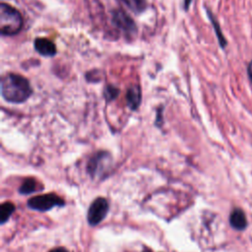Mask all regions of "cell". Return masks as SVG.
I'll return each instance as SVG.
<instances>
[{"label":"cell","instance_id":"obj_1","mask_svg":"<svg viewBox=\"0 0 252 252\" xmlns=\"http://www.w3.org/2000/svg\"><path fill=\"white\" fill-rule=\"evenodd\" d=\"M32 90L30 82L25 77L8 73L1 79V95L11 103H22L32 94Z\"/></svg>","mask_w":252,"mask_h":252},{"label":"cell","instance_id":"obj_2","mask_svg":"<svg viewBox=\"0 0 252 252\" xmlns=\"http://www.w3.org/2000/svg\"><path fill=\"white\" fill-rule=\"evenodd\" d=\"M21 13L7 3L0 4V32L2 35H15L23 28Z\"/></svg>","mask_w":252,"mask_h":252},{"label":"cell","instance_id":"obj_3","mask_svg":"<svg viewBox=\"0 0 252 252\" xmlns=\"http://www.w3.org/2000/svg\"><path fill=\"white\" fill-rule=\"evenodd\" d=\"M63 205L64 201L58 195L53 193L35 196L28 201L29 208L39 212H45L52 209L53 207H61Z\"/></svg>","mask_w":252,"mask_h":252},{"label":"cell","instance_id":"obj_4","mask_svg":"<svg viewBox=\"0 0 252 252\" xmlns=\"http://www.w3.org/2000/svg\"><path fill=\"white\" fill-rule=\"evenodd\" d=\"M109 206L106 199L99 197L96 198L89 208L88 221L92 225L98 224L106 216Z\"/></svg>","mask_w":252,"mask_h":252},{"label":"cell","instance_id":"obj_5","mask_svg":"<svg viewBox=\"0 0 252 252\" xmlns=\"http://www.w3.org/2000/svg\"><path fill=\"white\" fill-rule=\"evenodd\" d=\"M112 23L126 35L133 36L137 32L136 24L132 18L122 10H114L112 12Z\"/></svg>","mask_w":252,"mask_h":252},{"label":"cell","instance_id":"obj_6","mask_svg":"<svg viewBox=\"0 0 252 252\" xmlns=\"http://www.w3.org/2000/svg\"><path fill=\"white\" fill-rule=\"evenodd\" d=\"M110 164V156L106 152L96 153L88 163V170L93 176L101 175Z\"/></svg>","mask_w":252,"mask_h":252},{"label":"cell","instance_id":"obj_7","mask_svg":"<svg viewBox=\"0 0 252 252\" xmlns=\"http://www.w3.org/2000/svg\"><path fill=\"white\" fill-rule=\"evenodd\" d=\"M34 49L37 53L45 57H52L56 54L55 44L44 37H38L34 40Z\"/></svg>","mask_w":252,"mask_h":252},{"label":"cell","instance_id":"obj_8","mask_svg":"<svg viewBox=\"0 0 252 252\" xmlns=\"http://www.w3.org/2000/svg\"><path fill=\"white\" fill-rule=\"evenodd\" d=\"M142 100V91L139 85H132L128 88L126 93V103L130 109L136 110Z\"/></svg>","mask_w":252,"mask_h":252},{"label":"cell","instance_id":"obj_9","mask_svg":"<svg viewBox=\"0 0 252 252\" xmlns=\"http://www.w3.org/2000/svg\"><path fill=\"white\" fill-rule=\"evenodd\" d=\"M230 225L237 230H242L247 226V220L245 214L240 209H234L229 216Z\"/></svg>","mask_w":252,"mask_h":252},{"label":"cell","instance_id":"obj_10","mask_svg":"<svg viewBox=\"0 0 252 252\" xmlns=\"http://www.w3.org/2000/svg\"><path fill=\"white\" fill-rule=\"evenodd\" d=\"M132 12L140 14L148 7L147 0H121Z\"/></svg>","mask_w":252,"mask_h":252},{"label":"cell","instance_id":"obj_11","mask_svg":"<svg viewBox=\"0 0 252 252\" xmlns=\"http://www.w3.org/2000/svg\"><path fill=\"white\" fill-rule=\"evenodd\" d=\"M207 13H208L209 19H210V21H211V23H212V25H213V27H214V30H215V32H216V34H217V37H218L219 43H220V47L224 48V47L226 46V39H225V37L223 36V34H222L221 31H220V28L219 22L217 21V19L215 18V16L212 14V12H211L210 10H208V11H207Z\"/></svg>","mask_w":252,"mask_h":252},{"label":"cell","instance_id":"obj_12","mask_svg":"<svg viewBox=\"0 0 252 252\" xmlns=\"http://www.w3.org/2000/svg\"><path fill=\"white\" fill-rule=\"evenodd\" d=\"M36 185H37V183H36L35 179H33V178H27L22 183L19 191H20L21 194H31V193L35 191Z\"/></svg>","mask_w":252,"mask_h":252},{"label":"cell","instance_id":"obj_13","mask_svg":"<svg viewBox=\"0 0 252 252\" xmlns=\"http://www.w3.org/2000/svg\"><path fill=\"white\" fill-rule=\"evenodd\" d=\"M15 210V206L13 205V203L11 202H6V203H3L1 205V208H0V220H1V222H5L12 215V213L14 212Z\"/></svg>","mask_w":252,"mask_h":252},{"label":"cell","instance_id":"obj_14","mask_svg":"<svg viewBox=\"0 0 252 252\" xmlns=\"http://www.w3.org/2000/svg\"><path fill=\"white\" fill-rule=\"evenodd\" d=\"M118 94H119V89H117L116 87H114L112 85H108L104 89V97L107 101L115 99Z\"/></svg>","mask_w":252,"mask_h":252},{"label":"cell","instance_id":"obj_15","mask_svg":"<svg viewBox=\"0 0 252 252\" xmlns=\"http://www.w3.org/2000/svg\"><path fill=\"white\" fill-rule=\"evenodd\" d=\"M247 74H248L250 82L252 83V61H250L248 66H247Z\"/></svg>","mask_w":252,"mask_h":252},{"label":"cell","instance_id":"obj_16","mask_svg":"<svg viewBox=\"0 0 252 252\" xmlns=\"http://www.w3.org/2000/svg\"><path fill=\"white\" fill-rule=\"evenodd\" d=\"M49 252H70V251L67 250V249L64 248V247H57V248H54V249L50 250Z\"/></svg>","mask_w":252,"mask_h":252},{"label":"cell","instance_id":"obj_17","mask_svg":"<svg viewBox=\"0 0 252 252\" xmlns=\"http://www.w3.org/2000/svg\"><path fill=\"white\" fill-rule=\"evenodd\" d=\"M191 1L192 0H184V9L185 10H188V8H189V6L191 4Z\"/></svg>","mask_w":252,"mask_h":252},{"label":"cell","instance_id":"obj_18","mask_svg":"<svg viewBox=\"0 0 252 252\" xmlns=\"http://www.w3.org/2000/svg\"><path fill=\"white\" fill-rule=\"evenodd\" d=\"M145 252H151V251H145Z\"/></svg>","mask_w":252,"mask_h":252}]
</instances>
